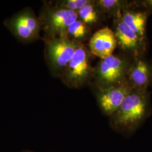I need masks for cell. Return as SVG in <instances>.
I'll use <instances>...</instances> for the list:
<instances>
[{"mask_svg":"<svg viewBox=\"0 0 152 152\" xmlns=\"http://www.w3.org/2000/svg\"><path fill=\"white\" fill-rule=\"evenodd\" d=\"M151 112L148 90H132L120 107L109 117V125L117 132L131 136L150 116Z\"/></svg>","mask_w":152,"mask_h":152,"instance_id":"cell-1","label":"cell"},{"mask_svg":"<svg viewBox=\"0 0 152 152\" xmlns=\"http://www.w3.org/2000/svg\"><path fill=\"white\" fill-rule=\"evenodd\" d=\"M132 60L130 57L114 54L100 59L94 68L91 81L96 91L116 86L126 81Z\"/></svg>","mask_w":152,"mask_h":152,"instance_id":"cell-2","label":"cell"},{"mask_svg":"<svg viewBox=\"0 0 152 152\" xmlns=\"http://www.w3.org/2000/svg\"><path fill=\"white\" fill-rule=\"evenodd\" d=\"M44 31L42 39L68 37L67 33L71 24L78 19L77 12L44 1L38 16Z\"/></svg>","mask_w":152,"mask_h":152,"instance_id":"cell-3","label":"cell"},{"mask_svg":"<svg viewBox=\"0 0 152 152\" xmlns=\"http://www.w3.org/2000/svg\"><path fill=\"white\" fill-rule=\"evenodd\" d=\"M45 58L52 76L60 78L81 43L68 37L42 39Z\"/></svg>","mask_w":152,"mask_h":152,"instance_id":"cell-4","label":"cell"},{"mask_svg":"<svg viewBox=\"0 0 152 152\" xmlns=\"http://www.w3.org/2000/svg\"><path fill=\"white\" fill-rule=\"evenodd\" d=\"M92 55L83 44L78 48L60 77L62 82L70 88H80L92 80L94 68Z\"/></svg>","mask_w":152,"mask_h":152,"instance_id":"cell-5","label":"cell"},{"mask_svg":"<svg viewBox=\"0 0 152 152\" xmlns=\"http://www.w3.org/2000/svg\"><path fill=\"white\" fill-rule=\"evenodd\" d=\"M4 25L17 40L29 44L41 38V24L32 9L24 8L4 20Z\"/></svg>","mask_w":152,"mask_h":152,"instance_id":"cell-6","label":"cell"},{"mask_svg":"<svg viewBox=\"0 0 152 152\" xmlns=\"http://www.w3.org/2000/svg\"><path fill=\"white\" fill-rule=\"evenodd\" d=\"M114 31L117 45L132 59L143 57L147 42L142 41L124 22L121 16L113 18Z\"/></svg>","mask_w":152,"mask_h":152,"instance_id":"cell-7","label":"cell"},{"mask_svg":"<svg viewBox=\"0 0 152 152\" xmlns=\"http://www.w3.org/2000/svg\"><path fill=\"white\" fill-rule=\"evenodd\" d=\"M133 89L128 82L108 88L96 90V99L101 111L109 117L120 107L125 98Z\"/></svg>","mask_w":152,"mask_h":152,"instance_id":"cell-8","label":"cell"},{"mask_svg":"<svg viewBox=\"0 0 152 152\" xmlns=\"http://www.w3.org/2000/svg\"><path fill=\"white\" fill-rule=\"evenodd\" d=\"M117 42L113 30L108 27L99 29L90 38L88 49L100 59L113 55Z\"/></svg>","mask_w":152,"mask_h":152,"instance_id":"cell-9","label":"cell"},{"mask_svg":"<svg viewBox=\"0 0 152 152\" xmlns=\"http://www.w3.org/2000/svg\"><path fill=\"white\" fill-rule=\"evenodd\" d=\"M126 80L133 90H148L152 81V64H150L144 56L133 59Z\"/></svg>","mask_w":152,"mask_h":152,"instance_id":"cell-10","label":"cell"},{"mask_svg":"<svg viewBox=\"0 0 152 152\" xmlns=\"http://www.w3.org/2000/svg\"><path fill=\"white\" fill-rule=\"evenodd\" d=\"M149 15L148 12L137 6L133 1L132 5L122 11L121 18L142 41L147 42V20Z\"/></svg>","mask_w":152,"mask_h":152,"instance_id":"cell-11","label":"cell"},{"mask_svg":"<svg viewBox=\"0 0 152 152\" xmlns=\"http://www.w3.org/2000/svg\"><path fill=\"white\" fill-rule=\"evenodd\" d=\"M95 4L104 16L113 18L121 16L125 9L133 5V2L124 0H95Z\"/></svg>","mask_w":152,"mask_h":152,"instance_id":"cell-12","label":"cell"},{"mask_svg":"<svg viewBox=\"0 0 152 152\" xmlns=\"http://www.w3.org/2000/svg\"><path fill=\"white\" fill-rule=\"evenodd\" d=\"M78 19L90 27L96 25L104 16L95 4V0H90L86 5L77 11Z\"/></svg>","mask_w":152,"mask_h":152,"instance_id":"cell-13","label":"cell"},{"mask_svg":"<svg viewBox=\"0 0 152 152\" xmlns=\"http://www.w3.org/2000/svg\"><path fill=\"white\" fill-rule=\"evenodd\" d=\"M90 32L91 27L78 19L68 28L67 36L73 41L82 44L88 38Z\"/></svg>","mask_w":152,"mask_h":152,"instance_id":"cell-14","label":"cell"},{"mask_svg":"<svg viewBox=\"0 0 152 152\" xmlns=\"http://www.w3.org/2000/svg\"><path fill=\"white\" fill-rule=\"evenodd\" d=\"M90 1V0H60L53 1V2H50L54 5L77 12L82 7L88 4Z\"/></svg>","mask_w":152,"mask_h":152,"instance_id":"cell-15","label":"cell"},{"mask_svg":"<svg viewBox=\"0 0 152 152\" xmlns=\"http://www.w3.org/2000/svg\"><path fill=\"white\" fill-rule=\"evenodd\" d=\"M136 5L146 10L151 15L152 14V0H143L135 1Z\"/></svg>","mask_w":152,"mask_h":152,"instance_id":"cell-16","label":"cell"}]
</instances>
